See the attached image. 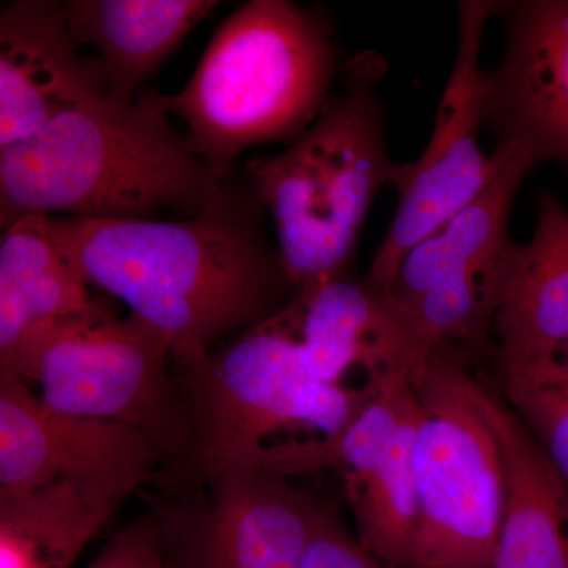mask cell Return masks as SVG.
<instances>
[{"label":"cell","instance_id":"cell-7","mask_svg":"<svg viewBox=\"0 0 568 568\" xmlns=\"http://www.w3.org/2000/svg\"><path fill=\"white\" fill-rule=\"evenodd\" d=\"M420 402L414 465L418 526L406 568H493L506 474L467 373L439 351L413 381Z\"/></svg>","mask_w":568,"mask_h":568},{"label":"cell","instance_id":"cell-3","mask_svg":"<svg viewBox=\"0 0 568 568\" xmlns=\"http://www.w3.org/2000/svg\"><path fill=\"white\" fill-rule=\"evenodd\" d=\"M386 73L375 51L354 55L315 121L245 166L297 293L347 275L369 209L394 186L399 163L388 155L379 93Z\"/></svg>","mask_w":568,"mask_h":568},{"label":"cell","instance_id":"cell-22","mask_svg":"<svg viewBox=\"0 0 568 568\" xmlns=\"http://www.w3.org/2000/svg\"><path fill=\"white\" fill-rule=\"evenodd\" d=\"M304 568H388L354 537L331 506H324L310 537Z\"/></svg>","mask_w":568,"mask_h":568},{"label":"cell","instance_id":"cell-2","mask_svg":"<svg viewBox=\"0 0 568 568\" xmlns=\"http://www.w3.org/2000/svg\"><path fill=\"white\" fill-rule=\"evenodd\" d=\"M223 182L179 132L162 95L110 92L0 149V224L26 213L153 220L204 212Z\"/></svg>","mask_w":568,"mask_h":568},{"label":"cell","instance_id":"cell-5","mask_svg":"<svg viewBox=\"0 0 568 568\" xmlns=\"http://www.w3.org/2000/svg\"><path fill=\"white\" fill-rule=\"evenodd\" d=\"M342 67L323 14L290 0H252L216 29L185 88L162 102L223 182L248 149L304 132Z\"/></svg>","mask_w":568,"mask_h":568},{"label":"cell","instance_id":"cell-4","mask_svg":"<svg viewBox=\"0 0 568 568\" xmlns=\"http://www.w3.org/2000/svg\"><path fill=\"white\" fill-rule=\"evenodd\" d=\"M201 473L223 467L312 474L313 452L334 443L372 396L313 375L298 339L295 298L267 323L200 357L174 361Z\"/></svg>","mask_w":568,"mask_h":568},{"label":"cell","instance_id":"cell-17","mask_svg":"<svg viewBox=\"0 0 568 568\" xmlns=\"http://www.w3.org/2000/svg\"><path fill=\"white\" fill-rule=\"evenodd\" d=\"M62 6L78 43L95 50L111 95L134 100L142 85L220 2L70 0Z\"/></svg>","mask_w":568,"mask_h":568},{"label":"cell","instance_id":"cell-8","mask_svg":"<svg viewBox=\"0 0 568 568\" xmlns=\"http://www.w3.org/2000/svg\"><path fill=\"white\" fill-rule=\"evenodd\" d=\"M499 164L476 200L413 246L386 287L409 317L426 353L487 349L497 284L515 242L508 216L537 160L518 144L499 142Z\"/></svg>","mask_w":568,"mask_h":568},{"label":"cell","instance_id":"cell-10","mask_svg":"<svg viewBox=\"0 0 568 568\" xmlns=\"http://www.w3.org/2000/svg\"><path fill=\"white\" fill-rule=\"evenodd\" d=\"M496 9L497 0L458 3L457 54L437 106L435 129L416 162L399 164L395 216L365 275L384 290L413 246L473 203L496 173L499 156L487 155L480 144V129L487 125L481 41Z\"/></svg>","mask_w":568,"mask_h":568},{"label":"cell","instance_id":"cell-15","mask_svg":"<svg viewBox=\"0 0 568 568\" xmlns=\"http://www.w3.org/2000/svg\"><path fill=\"white\" fill-rule=\"evenodd\" d=\"M467 390L495 432L506 474L493 568H568V481L504 399L469 375Z\"/></svg>","mask_w":568,"mask_h":568},{"label":"cell","instance_id":"cell-13","mask_svg":"<svg viewBox=\"0 0 568 568\" xmlns=\"http://www.w3.org/2000/svg\"><path fill=\"white\" fill-rule=\"evenodd\" d=\"M110 92L95 55H82L51 0H17L0 13V149L26 140L63 112Z\"/></svg>","mask_w":568,"mask_h":568},{"label":"cell","instance_id":"cell-14","mask_svg":"<svg viewBox=\"0 0 568 568\" xmlns=\"http://www.w3.org/2000/svg\"><path fill=\"white\" fill-rule=\"evenodd\" d=\"M298 339L313 375L342 384L351 369L369 381L418 373L432 361L409 317L384 287L349 275L316 284L295 295Z\"/></svg>","mask_w":568,"mask_h":568},{"label":"cell","instance_id":"cell-6","mask_svg":"<svg viewBox=\"0 0 568 568\" xmlns=\"http://www.w3.org/2000/svg\"><path fill=\"white\" fill-rule=\"evenodd\" d=\"M0 373L39 384L41 402L59 413L140 429L162 455L163 476H200V452L175 375L173 346L141 317H119L99 305L44 325L22 342Z\"/></svg>","mask_w":568,"mask_h":568},{"label":"cell","instance_id":"cell-18","mask_svg":"<svg viewBox=\"0 0 568 568\" xmlns=\"http://www.w3.org/2000/svg\"><path fill=\"white\" fill-rule=\"evenodd\" d=\"M99 304L51 234L50 215L26 213L0 242V366L44 325L85 315Z\"/></svg>","mask_w":568,"mask_h":568},{"label":"cell","instance_id":"cell-11","mask_svg":"<svg viewBox=\"0 0 568 568\" xmlns=\"http://www.w3.org/2000/svg\"><path fill=\"white\" fill-rule=\"evenodd\" d=\"M162 466L140 429L59 413L21 377L0 373V496L69 480L126 500L144 491Z\"/></svg>","mask_w":568,"mask_h":568},{"label":"cell","instance_id":"cell-21","mask_svg":"<svg viewBox=\"0 0 568 568\" xmlns=\"http://www.w3.org/2000/svg\"><path fill=\"white\" fill-rule=\"evenodd\" d=\"M496 364L504 402L568 481V342Z\"/></svg>","mask_w":568,"mask_h":568},{"label":"cell","instance_id":"cell-12","mask_svg":"<svg viewBox=\"0 0 568 568\" xmlns=\"http://www.w3.org/2000/svg\"><path fill=\"white\" fill-rule=\"evenodd\" d=\"M507 47L487 71V125L537 163L568 166V0H497Z\"/></svg>","mask_w":568,"mask_h":568},{"label":"cell","instance_id":"cell-19","mask_svg":"<svg viewBox=\"0 0 568 568\" xmlns=\"http://www.w3.org/2000/svg\"><path fill=\"white\" fill-rule=\"evenodd\" d=\"M123 503L69 480L0 496V568H71Z\"/></svg>","mask_w":568,"mask_h":568},{"label":"cell","instance_id":"cell-23","mask_svg":"<svg viewBox=\"0 0 568 568\" xmlns=\"http://www.w3.org/2000/svg\"><path fill=\"white\" fill-rule=\"evenodd\" d=\"M88 568H163L155 515L148 510L118 530Z\"/></svg>","mask_w":568,"mask_h":568},{"label":"cell","instance_id":"cell-16","mask_svg":"<svg viewBox=\"0 0 568 568\" xmlns=\"http://www.w3.org/2000/svg\"><path fill=\"white\" fill-rule=\"evenodd\" d=\"M491 339L496 361L568 342V207L555 193L538 196L532 237L508 253L497 284Z\"/></svg>","mask_w":568,"mask_h":568},{"label":"cell","instance_id":"cell-1","mask_svg":"<svg viewBox=\"0 0 568 568\" xmlns=\"http://www.w3.org/2000/svg\"><path fill=\"white\" fill-rule=\"evenodd\" d=\"M250 179L231 175L181 220L50 216L55 244L89 286L159 328L174 361L200 357L284 312L297 295Z\"/></svg>","mask_w":568,"mask_h":568},{"label":"cell","instance_id":"cell-20","mask_svg":"<svg viewBox=\"0 0 568 568\" xmlns=\"http://www.w3.org/2000/svg\"><path fill=\"white\" fill-rule=\"evenodd\" d=\"M418 420L417 395L386 454L364 473L343 477L357 538L388 568H406L417 532L420 508L414 448Z\"/></svg>","mask_w":568,"mask_h":568},{"label":"cell","instance_id":"cell-9","mask_svg":"<svg viewBox=\"0 0 568 568\" xmlns=\"http://www.w3.org/2000/svg\"><path fill=\"white\" fill-rule=\"evenodd\" d=\"M142 493L159 525L163 568H304L324 507L287 477L244 467L156 476Z\"/></svg>","mask_w":568,"mask_h":568}]
</instances>
